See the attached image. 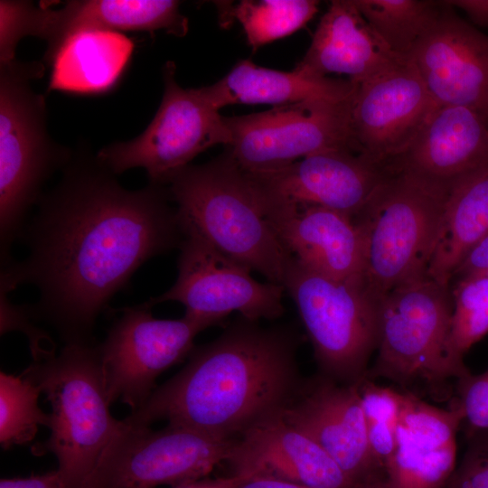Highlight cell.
Masks as SVG:
<instances>
[{
    "label": "cell",
    "mask_w": 488,
    "mask_h": 488,
    "mask_svg": "<svg viewBox=\"0 0 488 488\" xmlns=\"http://www.w3.org/2000/svg\"><path fill=\"white\" fill-rule=\"evenodd\" d=\"M166 185L124 188L84 144L57 183L43 192L21 239L27 256L2 267L0 292L33 285L24 305L64 344L93 343L99 314L148 259L176 246L184 233Z\"/></svg>",
    "instance_id": "cell-1"
},
{
    "label": "cell",
    "mask_w": 488,
    "mask_h": 488,
    "mask_svg": "<svg viewBox=\"0 0 488 488\" xmlns=\"http://www.w3.org/2000/svg\"><path fill=\"white\" fill-rule=\"evenodd\" d=\"M296 339L286 329L263 328L241 317L193 348L186 365L123 420L148 427L165 420L237 440L280 415L300 391Z\"/></svg>",
    "instance_id": "cell-2"
},
{
    "label": "cell",
    "mask_w": 488,
    "mask_h": 488,
    "mask_svg": "<svg viewBox=\"0 0 488 488\" xmlns=\"http://www.w3.org/2000/svg\"><path fill=\"white\" fill-rule=\"evenodd\" d=\"M183 233L283 286L293 256L265 215L244 172L228 150L202 164H189L165 184Z\"/></svg>",
    "instance_id": "cell-3"
},
{
    "label": "cell",
    "mask_w": 488,
    "mask_h": 488,
    "mask_svg": "<svg viewBox=\"0 0 488 488\" xmlns=\"http://www.w3.org/2000/svg\"><path fill=\"white\" fill-rule=\"evenodd\" d=\"M39 61L0 63V258L8 264L26 216L45 183L70 162L73 151L49 135L44 97L31 82L41 78Z\"/></svg>",
    "instance_id": "cell-4"
},
{
    "label": "cell",
    "mask_w": 488,
    "mask_h": 488,
    "mask_svg": "<svg viewBox=\"0 0 488 488\" xmlns=\"http://www.w3.org/2000/svg\"><path fill=\"white\" fill-rule=\"evenodd\" d=\"M21 375L41 389L52 407L50 436L32 452L53 454L65 479L80 488L121 424L109 411L98 344H64Z\"/></svg>",
    "instance_id": "cell-5"
},
{
    "label": "cell",
    "mask_w": 488,
    "mask_h": 488,
    "mask_svg": "<svg viewBox=\"0 0 488 488\" xmlns=\"http://www.w3.org/2000/svg\"><path fill=\"white\" fill-rule=\"evenodd\" d=\"M453 311L450 285L426 277L401 285L379 302L378 354L370 380L383 378L415 394L419 386L444 399L448 381L470 373L449 351Z\"/></svg>",
    "instance_id": "cell-6"
},
{
    "label": "cell",
    "mask_w": 488,
    "mask_h": 488,
    "mask_svg": "<svg viewBox=\"0 0 488 488\" xmlns=\"http://www.w3.org/2000/svg\"><path fill=\"white\" fill-rule=\"evenodd\" d=\"M447 195L390 172L354 218L363 241L362 285L377 302L396 287L427 277Z\"/></svg>",
    "instance_id": "cell-7"
},
{
    "label": "cell",
    "mask_w": 488,
    "mask_h": 488,
    "mask_svg": "<svg viewBox=\"0 0 488 488\" xmlns=\"http://www.w3.org/2000/svg\"><path fill=\"white\" fill-rule=\"evenodd\" d=\"M283 286L297 308L322 375L343 384L365 378L378 347L379 302L362 285L330 278L296 258Z\"/></svg>",
    "instance_id": "cell-8"
},
{
    "label": "cell",
    "mask_w": 488,
    "mask_h": 488,
    "mask_svg": "<svg viewBox=\"0 0 488 488\" xmlns=\"http://www.w3.org/2000/svg\"><path fill=\"white\" fill-rule=\"evenodd\" d=\"M235 442L182 426L153 430L121 420L80 488H177L227 462Z\"/></svg>",
    "instance_id": "cell-9"
},
{
    "label": "cell",
    "mask_w": 488,
    "mask_h": 488,
    "mask_svg": "<svg viewBox=\"0 0 488 488\" xmlns=\"http://www.w3.org/2000/svg\"><path fill=\"white\" fill-rule=\"evenodd\" d=\"M175 69L173 61L163 68L162 101L147 127L134 139L110 144L97 153L116 175L142 167L150 183L165 185L199 154L215 145L231 144L224 117L200 88H182Z\"/></svg>",
    "instance_id": "cell-10"
},
{
    "label": "cell",
    "mask_w": 488,
    "mask_h": 488,
    "mask_svg": "<svg viewBox=\"0 0 488 488\" xmlns=\"http://www.w3.org/2000/svg\"><path fill=\"white\" fill-rule=\"evenodd\" d=\"M120 311L98 347L110 404L119 400L132 411L147 400L163 371L192 352L199 333L221 323L189 313L157 319L144 304Z\"/></svg>",
    "instance_id": "cell-11"
},
{
    "label": "cell",
    "mask_w": 488,
    "mask_h": 488,
    "mask_svg": "<svg viewBox=\"0 0 488 488\" xmlns=\"http://www.w3.org/2000/svg\"><path fill=\"white\" fill-rule=\"evenodd\" d=\"M352 98L309 99L224 117L232 138L227 150L246 173L278 169L326 150L355 151L350 128Z\"/></svg>",
    "instance_id": "cell-12"
},
{
    "label": "cell",
    "mask_w": 488,
    "mask_h": 488,
    "mask_svg": "<svg viewBox=\"0 0 488 488\" xmlns=\"http://www.w3.org/2000/svg\"><path fill=\"white\" fill-rule=\"evenodd\" d=\"M174 284L144 305L174 301L185 313L222 322L232 312L251 321L274 320L284 313L281 285L258 282L246 266L225 256L194 233L181 242Z\"/></svg>",
    "instance_id": "cell-13"
},
{
    "label": "cell",
    "mask_w": 488,
    "mask_h": 488,
    "mask_svg": "<svg viewBox=\"0 0 488 488\" xmlns=\"http://www.w3.org/2000/svg\"><path fill=\"white\" fill-rule=\"evenodd\" d=\"M389 173L386 164L344 148L271 171L244 172L261 207L321 206L353 219Z\"/></svg>",
    "instance_id": "cell-14"
},
{
    "label": "cell",
    "mask_w": 488,
    "mask_h": 488,
    "mask_svg": "<svg viewBox=\"0 0 488 488\" xmlns=\"http://www.w3.org/2000/svg\"><path fill=\"white\" fill-rule=\"evenodd\" d=\"M437 108L409 60L356 83L350 112L353 149L387 164L408 147Z\"/></svg>",
    "instance_id": "cell-15"
},
{
    "label": "cell",
    "mask_w": 488,
    "mask_h": 488,
    "mask_svg": "<svg viewBox=\"0 0 488 488\" xmlns=\"http://www.w3.org/2000/svg\"><path fill=\"white\" fill-rule=\"evenodd\" d=\"M282 418L316 442L353 488H383L385 476L370 449L357 384L324 375L302 385Z\"/></svg>",
    "instance_id": "cell-16"
},
{
    "label": "cell",
    "mask_w": 488,
    "mask_h": 488,
    "mask_svg": "<svg viewBox=\"0 0 488 488\" xmlns=\"http://www.w3.org/2000/svg\"><path fill=\"white\" fill-rule=\"evenodd\" d=\"M442 4L408 60L438 107L467 108L488 123V36Z\"/></svg>",
    "instance_id": "cell-17"
},
{
    "label": "cell",
    "mask_w": 488,
    "mask_h": 488,
    "mask_svg": "<svg viewBox=\"0 0 488 488\" xmlns=\"http://www.w3.org/2000/svg\"><path fill=\"white\" fill-rule=\"evenodd\" d=\"M175 0H73L59 9L24 1L25 36L46 42L43 61L51 66L62 46L74 35L93 31L164 30L177 37L188 32V19Z\"/></svg>",
    "instance_id": "cell-18"
},
{
    "label": "cell",
    "mask_w": 488,
    "mask_h": 488,
    "mask_svg": "<svg viewBox=\"0 0 488 488\" xmlns=\"http://www.w3.org/2000/svg\"><path fill=\"white\" fill-rule=\"evenodd\" d=\"M488 166V123L475 111L438 107L399 155L387 163L402 173L446 192L468 174Z\"/></svg>",
    "instance_id": "cell-19"
},
{
    "label": "cell",
    "mask_w": 488,
    "mask_h": 488,
    "mask_svg": "<svg viewBox=\"0 0 488 488\" xmlns=\"http://www.w3.org/2000/svg\"><path fill=\"white\" fill-rule=\"evenodd\" d=\"M460 408H439L403 391L394 455L383 488H442L455 471Z\"/></svg>",
    "instance_id": "cell-20"
},
{
    "label": "cell",
    "mask_w": 488,
    "mask_h": 488,
    "mask_svg": "<svg viewBox=\"0 0 488 488\" xmlns=\"http://www.w3.org/2000/svg\"><path fill=\"white\" fill-rule=\"evenodd\" d=\"M261 208L298 262L330 278L362 285L363 241L353 218L321 206Z\"/></svg>",
    "instance_id": "cell-21"
},
{
    "label": "cell",
    "mask_w": 488,
    "mask_h": 488,
    "mask_svg": "<svg viewBox=\"0 0 488 488\" xmlns=\"http://www.w3.org/2000/svg\"><path fill=\"white\" fill-rule=\"evenodd\" d=\"M227 462L232 474L260 475L306 488H353L329 455L281 414L237 439Z\"/></svg>",
    "instance_id": "cell-22"
},
{
    "label": "cell",
    "mask_w": 488,
    "mask_h": 488,
    "mask_svg": "<svg viewBox=\"0 0 488 488\" xmlns=\"http://www.w3.org/2000/svg\"><path fill=\"white\" fill-rule=\"evenodd\" d=\"M405 61L385 45L353 0H333L296 68L321 77L345 74L359 84Z\"/></svg>",
    "instance_id": "cell-23"
},
{
    "label": "cell",
    "mask_w": 488,
    "mask_h": 488,
    "mask_svg": "<svg viewBox=\"0 0 488 488\" xmlns=\"http://www.w3.org/2000/svg\"><path fill=\"white\" fill-rule=\"evenodd\" d=\"M218 110L236 104L283 106L309 99L344 101L354 93L349 79L312 75L295 68L281 71L242 60L217 82L200 88Z\"/></svg>",
    "instance_id": "cell-24"
},
{
    "label": "cell",
    "mask_w": 488,
    "mask_h": 488,
    "mask_svg": "<svg viewBox=\"0 0 488 488\" xmlns=\"http://www.w3.org/2000/svg\"><path fill=\"white\" fill-rule=\"evenodd\" d=\"M488 234V166L456 183L448 192L427 277L450 285L458 265Z\"/></svg>",
    "instance_id": "cell-25"
},
{
    "label": "cell",
    "mask_w": 488,
    "mask_h": 488,
    "mask_svg": "<svg viewBox=\"0 0 488 488\" xmlns=\"http://www.w3.org/2000/svg\"><path fill=\"white\" fill-rule=\"evenodd\" d=\"M134 44L121 33L85 32L71 37L52 66L48 91L99 93L112 89L132 54Z\"/></svg>",
    "instance_id": "cell-26"
},
{
    "label": "cell",
    "mask_w": 488,
    "mask_h": 488,
    "mask_svg": "<svg viewBox=\"0 0 488 488\" xmlns=\"http://www.w3.org/2000/svg\"><path fill=\"white\" fill-rule=\"evenodd\" d=\"M218 5L221 24L235 19L243 27L249 45L259 47L304 27L318 12L315 0H243Z\"/></svg>",
    "instance_id": "cell-27"
},
{
    "label": "cell",
    "mask_w": 488,
    "mask_h": 488,
    "mask_svg": "<svg viewBox=\"0 0 488 488\" xmlns=\"http://www.w3.org/2000/svg\"><path fill=\"white\" fill-rule=\"evenodd\" d=\"M353 1L385 45L406 60L443 7L442 1L431 0Z\"/></svg>",
    "instance_id": "cell-28"
},
{
    "label": "cell",
    "mask_w": 488,
    "mask_h": 488,
    "mask_svg": "<svg viewBox=\"0 0 488 488\" xmlns=\"http://www.w3.org/2000/svg\"><path fill=\"white\" fill-rule=\"evenodd\" d=\"M41 389L22 375L0 372V443L4 449L31 442L50 414L38 405Z\"/></svg>",
    "instance_id": "cell-29"
},
{
    "label": "cell",
    "mask_w": 488,
    "mask_h": 488,
    "mask_svg": "<svg viewBox=\"0 0 488 488\" xmlns=\"http://www.w3.org/2000/svg\"><path fill=\"white\" fill-rule=\"evenodd\" d=\"M456 279L451 288L449 351L454 362L466 370L465 354L488 333V278L469 276Z\"/></svg>",
    "instance_id": "cell-30"
},
{
    "label": "cell",
    "mask_w": 488,
    "mask_h": 488,
    "mask_svg": "<svg viewBox=\"0 0 488 488\" xmlns=\"http://www.w3.org/2000/svg\"><path fill=\"white\" fill-rule=\"evenodd\" d=\"M356 384L370 449L386 478V471L396 448L403 391L378 385L367 377Z\"/></svg>",
    "instance_id": "cell-31"
},
{
    "label": "cell",
    "mask_w": 488,
    "mask_h": 488,
    "mask_svg": "<svg viewBox=\"0 0 488 488\" xmlns=\"http://www.w3.org/2000/svg\"><path fill=\"white\" fill-rule=\"evenodd\" d=\"M451 402L463 412L468 438L488 431V370L477 375L470 372L458 379L455 397Z\"/></svg>",
    "instance_id": "cell-32"
},
{
    "label": "cell",
    "mask_w": 488,
    "mask_h": 488,
    "mask_svg": "<svg viewBox=\"0 0 488 488\" xmlns=\"http://www.w3.org/2000/svg\"><path fill=\"white\" fill-rule=\"evenodd\" d=\"M448 488H488V431L469 438V446L446 483Z\"/></svg>",
    "instance_id": "cell-33"
},
{
    "label": "cell",
    "mask_w": 488,
    "mask_h": 488,
    "mask_svg": "<svg viewBox=\"0 0 488 488\" xmlns=\"http://www.w3.org/2000/svg\"><path fill=\"white\" fill-rule=\"evenodd\" d=\"M1 300V334L18 330L23 332L30 343V349L33 361H38L55 353V351L45 347V343L55 347L52 338L33 324V319L28 314L24 305H13L7 294L0 292Z\"/></svg>",
    "instance_id": "cell-34"
},
{
    "label": "cell",
    "mask_w": 488,
    "mask_h": 488,
    "mask_svg": "<svg viewBox=\"0 0 488 488\" xmlns=\"http://www.w3.org/2000/svg\"><path fill=\"white\" fill-rule=\"evenodd\" d=\"M469 276L488 278V234L466 254L455 269L452 280Z\"/></svg>",
    "instance_id": "cell-35"
},
{
    "label": "cell",
    "mask_w": 488,
    "mask_h": 488,
    "mask_svg": "<svg viewBox=\"0 0 488 488\" xmlns=\"http://www.w3.org/2000/svg\"><path fill=\"white\" fill-rule=\"evenodd\" d=\"M0 488H73L57 469L25 478H2Z\"/></svg>",
    "instance_id": "cell-36"
},
{
    "label": "cell",
    "mask_w": 488,
    "mask_h": 488,
    "mask_svg": "<svg viewBox=\"0 0 488 488\" xmlns=\"http://www.w3.org/2000/svg\"><path fill=\"white\" fill-rule=\"evenodd\" d=\"M451 7L464 11L468 18L477 25L488 28V0H448Z\"/></svg>",
    "instance_id": "cell-37"
},
{
    "label": "cell",
    "mask_w": 488,
    "mask_h": 488,
    "mask_svg": "<svg viewBox=\"0 0 488 488\" xmlns=\"http://www.w3.org/2000/svg\"><path fill=\"white\" fill-rule=\"evenodd\" d=\"M235 488H306L288 482L260 476L245 474Z\"/></svg>",
    "instance_id": "cell-38"
},
{
    "label": "cell",
    "mask_w": 488,
    "mask_h": 488,
    "mask_svg": "<svg viewBox=\"0 0 488 488\" xmlns=\"http://www.w3.org/2000/svg\"><path fill=\"white\" fill-rule=\"evenodd\" d=\"M244 477L245 474H239L218 478L206 477L177 488H235Z\"/></svg>",
    "instance_id": "cell-39"
}]
</instances>
